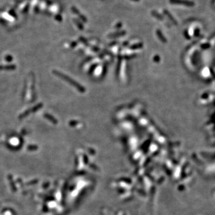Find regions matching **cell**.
<instances>
[{
  "mask_svg": "<svg viewBox=\"0 0 215 215\" xmlns=\"http://www.w3.org/2000/svg\"><path fill=\"white\" fill-rule=\"evenodd\" d=\"M75 22L76 23V24H77V25L78 26V27L80 28V29H82V26L81 25V24H80V23L78 21V20H74Z\"/></svg>",
  "mask_w": 215,
  "mask_h": 215,
  "instance_id": "8",
  "label": "cell"
},
{
  "mask_svg": "<svg viewBox=\"0 0 215 215\" xmlns=\"http://www.w3.org/2000/svg\"><path fill=\"white\" fill-rule=\"evenodd\" d=\"M44 117H45L46 119H47L48 120H49L50 122H51L52 123H53V124H56L57 123V122H58L57 120L55 117H53L52 116H51V115L49 114L45 113V114H44Z\"/></svg>",
  "mask_w": 215,
  "mask_h": 215,
  "instance_id": "2",
  "label": "cell"
},
{
  "mask_svg": "<svg viewBox=\"0 0 215 215\" xmlns=\"http://www.w3.org/2000/svg\"><path fill=\"white\" fill-rule=\"evenodd\" d=\"M53 72L54 74H55L56 75L59 76V77H60V78H62L64 79L65 80L67 81L68 82H69L70 83H71V84H72V85L75 86V87H77L79 90H81V87H80V86L78 85V84L77 83H76V82H75L74 81H73L72 80H71L70 78H69L68 76H66V75L62 74V73H60L59 71H57L56 70H54L53 71Z\"/></svg>",
  "mask_w": 215,
  "mask_h": 215,
  "instance_id": "1",
  "label": "cell"
},
{
  "mask_svg": "<svg viewBox=\"0 0 215 215\" xmlns=\"http://www.w3.org/2000/svg\"><path fill=\"white\" fill-rule=\"evenodd\" d=\"M16 69V65H5V66H2L0 65V70H14Z\"/></svg>",
  "mask_w": 215,
  "mask_h": 215,
  "instance_id": "3",
  "label": "cell"
},
{
  "mask_svg": "<svg viewBox=\"0 0 215 215\" xmlns=\"http://www.w3.org/2000/svg\"><path fill=\"white\" fill-rule=\"evenodd\" d=\"M170 2L172 4H184L186 5H190L191 3L188 1H184L182 0H170Z\"/></svg>",
  "mask_w": 215,
  "mask_h": 215,
  "instance_id": "4",
  "label": "cell"
},
{
  "mask_svg": "<svg viewBox=\"0 0 215 215\" xmlns=\"http://www.w3.org/2000/svg\"><path fill=\"white\" fill-rule=\"evenodd\" d=\"M132 1H139V0H132Z\"/></svg>",
  "mask_w": 215,
  "mask_h": 215,
  "instance_id": "12",
  "label": "cell"
},
{
  "mask_svg": "<svg viewBox=\"0 0 215 215\" xmlns=\"http://www.w3.org/2000/svg\"><path fill=\"white\" fill-rule=\"evenodd\" d=\"M55 19H56V20H58V21H62V16H60V15H57V16H56V18H55Z\"/></svg>",
  "mask_w": 215,
  "mask_h": 215,
  "instance_id": "9",
  "label": "cell"
},
{
  "mask_svg": "<svg viewBox=\"0 0 215 215\" xmlns=\"http://www.w3.org/2000/svg\"><path fill=\"white\" fill-rule=\"evenodd\" d=\"M28 5H27V6L26 7L25 9L24 10V13H26V12L28 11Z\"/></svg>",
  "mask_w": 215,
  "mask_h": 215,
  "instance_id": "11",
  "label": "cell"
},
{
  "mask_svg": "<svg viewBox=\"0 0 215 215\" xmlns=\"http://www.w3.org/2000/svg\"><path fill=\"white\" fill-rule=\"evenodd\" d=\"M43 103H38L37 105H35V106L32 107V108H30V111H31V112H35L39 110L40 109H41V108L43 107Z\"/></svg>",
  "mask_w": 215,
  "mask_h": 215,
  "instance_id": "5",
  "label": "cell"
},
{
  "mask_svg": "<svg viewBox=\"0 0 215 215\" xmlns=\"http://www.w3.org/2000/svg\"><path fill=\"white\" fill-rule=\"evenodd\" d=\"M30 112H31V111H30V109L26 110V111H25L24 112H23L22 114H21L20 115L19 117V119H22V118H24L26 117V116H28V115H29Z\"/></svg>",
  "mask_w": 215,
  "mask_h": 215,
  "instance_id": "6",
  "label": "cell"
},
{
  "mask_svg": "<svg viewBox=\"0 0 215 215\" xmlns=\"http://www.w3.org/2000/svg\"><path fill=\"white\" fill-rule=\"evenodd\" d=\"M5 59L6 60V61H7V62H10L13 60V57L11 55H7L5 57Z\"/></svg>",
  "mask_w": 215,
  "mask_h": 215,
  "instance_id": "7",
  "label": "cell"
},
{
  "mask_svg": "<svg viewBox=\"0 0 215 215\" xmlns=\"http://www.w3.org/2000/svg\"><path fill=\"white\" fill-rule=\"evenodd\" d=\"M9 13H10V14H11V16H13V17H15V18H16V13H15V12L13 11V10H11V11H9Z\"/></svg>",
  "mask_w": 215,
  "mask_h": 215,
  "instance_id": "10",
  "label": "cell"
}]
</instances>
